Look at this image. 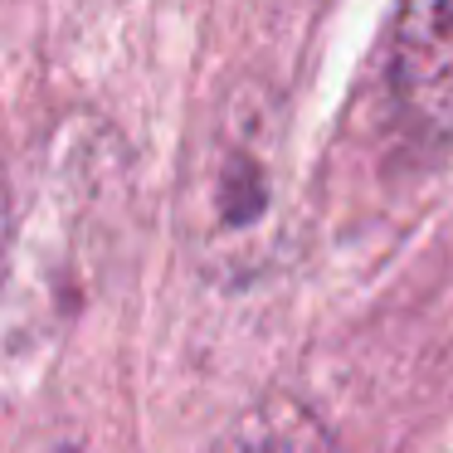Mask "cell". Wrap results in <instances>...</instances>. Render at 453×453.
I'll list each match as a JSON object with an SVG mask.
<instances>
[{"mask_svg": "<svg viewBox=\"0 0 453 453\" xmlns=\"http://www.w3.org/2000/svg\"><path fill=\"white\" fill-rule=\"evenodd\" d=\"M5 249H11V190L0 176V268H5Z\"/></svg>", "mask_w": 453, "mask_h": 453, "instance_id": "277c9868", "label": "cell"}, {"mask_svg": "<svg viewBox=\"0 0 453 453\" xmlns=\"http://www.w3.org/2000/svg\"><path fill=\"white\" fill-rule=\"evenodd\" d=\"M390 98L429 147L453 142V0H400L390 30Z\"/></svg>", "mask_w": 453, "mask_h": 453, "instance_id": "7a4b0ae2", "label": "cell"}, {"mask_svg": "<svg viewBox=\"0 0 453 453\" xmlns=\"http://www.w3.org/2000/svg\"><path fill=\"white\" fill-rule=\"evenodd\" d=\"M283 127L278 108L258 88H239L210 118V147L190 180V229L205 249V264L254 273L278 215L283 180Z\"/></svg>", "mask_w": 453, "mask_h": 453, "instance_id": "6da1fadb", "label": "cell"}, {"mask_svg": "<svg viewBox=\"0 0 453 453\" xmlns=\"http://www.w3.org/2000/svg\"><path fill=\"white\" fill-rule=\"evenodd\" d=\"M219 453H336L322 424L293 400H268L234 424Z\"/></svg>", "mask_w": 453, "mask_h": 453, "instance_id": "3957f363", "label": "cell"}, {"mask_svg": "<svg viewBox=\"0 0 453 453\" xmlns=\"http://www.w3.org/2000/svg\"><path fill=\"white\" fill-rule=\"evenodd\" d=\"M50 453H83V449H50Z\"/></svg>", "mask_w": 453, "mask_h": 453, "instance_id": "5b68a950", "label": "cell"}]
</instances>
